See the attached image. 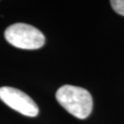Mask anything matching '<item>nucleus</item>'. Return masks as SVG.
<instances>
[{"mask_svg":"<svg viewBox=\"0 0 124 124\" xmlns=\"http://www.w3.org/2000/svg\"><path fill=\"white\" fill-rule=\"evenodd\" d=\"M5 38L10 44L23 50H37L45 43V37L37 28L25 24L16 23L5 31Z\"/></svg>","mask_w":124,"mask_h":124,"instance_id":"f03ea898","label":"nucleus"},{"mask_svg":"<svg viewBox=\"0 0 124 124\" xmlns=\"http://www.w3.org/2000/svg\"><path fill=\"white\" fill-rule=\"evenodd\" d=\"M0 99L9 108L28 117H36L39 108L33 99L27 94L14 87H0Z\"/></svg>","mask_w":124,"mask_h":124,"instance_id":"7ed1b4c3","label":"nucleus"},{"mask_svg":"<svg viewBox=\"0 0 124 124\" xmlns=\"http://www.w3.org/2000/svg\"><path fill=\"white\" fill-rule=\"evenodd\" d=\"M55 97L59 104L77 119L85 120L92 112V96L83 87L65 85L58 89Z\"/></svg>","mask_w":124,"mask_h":124,"instance_id":"f257e3e1","label":"nucleus"},{"mask_svg":"<svg viewBox=\"0 0 124 124\" xmlns=\"http://www.w3.org/2000/svg\"><path fill=\"white\" fill-rule=\"evenodd\" d=\"M110 4L116 13L124 16V0H112Z\"/></svg>","mask_w":124,"mask_h":124,"instance_id":"20e7f679","label":"nucleus"}]
</instances>
